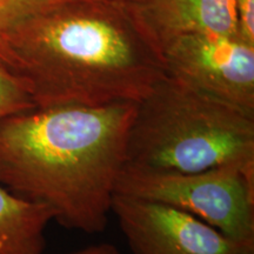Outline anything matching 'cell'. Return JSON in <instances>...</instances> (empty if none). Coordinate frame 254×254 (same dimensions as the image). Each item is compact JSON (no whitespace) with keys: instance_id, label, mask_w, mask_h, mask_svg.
I'll return each instance as SVG.
<instances>
[{"instance_id":"11","label":"cell","mask_w":254,"mask_h":254,"mask_svg":"<svg viewBox=\"0 0 254 254\" xmlns=\"http://www.w3.org/2000/svg\"><path fill=\"white\" fill-rule=\"evenodd\" d=\"M237 36L254 46V0H236Z\"/></svg>"},{"instance_id":"12","label":"cell","mask_w":254,"mask_h":254,"mask_svg":"<svg viewBox=\"0 0 254 254\" xmlns=\"http://www.w3.org/2000/svg\"><path fill=\"white\" fill-rule=\"evenodd\" d=\"M69 254H122L112 244H95V245H90L84 247V249L74 251Z\"/></svg>"},{"instance_id":"9","label":"cell","mask_w":254,"mask_h":254,"mask_svg":"<svg viewBox=\"0 0 254 254\" xmlns=\"http://www.w3.org/2000/svg\"><path fill=\"white\" fill-rule=\"evenodd\" d=\"M55 0H0V66L4 67L6 41L21 21Z\"/></svg>"},{"instance_id":"10","label":"cell","mask_w":254,"mask_h":254,"mask_svg":"<svg viewBox=\"0 0 254 254\" xmlns=\"http://www.w3.org/2000/svg\"><path fill=\"white\" fill-rule=\"evenodd\" d=\"M36 107L20 81L0 66V120Z\"/></svg>"},{"instance_id":"6","label":"cell","mask_w":254,"mask_h":254,"mask_svg":"<svg viewBox=\"0 0 254 254\" xmlns=\"http://www.w3.org/2000/svg\"><path fill=\"white\" fill-rule=\"evenodd\" d=\"M112 213L132 254H254V241L225 236L167 205L116 194Z\"/></svg>"},{"instance_id":"4","label":"cell","mask_w":254,"mask_h":254,"mask_svg":"<svg viewBox=\"0 0 254 254\" xmlns=\"http://www.w3.org/2000/svg\"><path fill=\"white\" fill-rule=\"evenodd\" d=\"M116 194L167 205L232 239L254 241V174L234 165L178 172L125 164Z\"/></svg>"},{"instance_id":"5","label":"cell","mask_w":254,"mask_h":254,"mask_svg":"<svg viewBox=\"0 0 254 254\" xmlns=\"http://www.w3.org/2000/svg\"><path fill=\"white\" fill-rule=\"evenodd\" d=\"M166 74L254 113V46L238 37L186 34L161 49Z\"/></svg>"},{"instance_id":"3","label":"cell","mask_w":254,"mask_h":254,"mask_svg":"<svg viewBox=\"0 0 254 254\" xmlns=\"http://www.w3.org/2000/svg\"><path fill=\"white\" fill-rule=\"evenodd\" d=\"M126 165L178 172L234 165L254 174V113L166 74L136 103Z\"/></svg>"},{"instance_id":"1","label":"cell","mask_w":254,"mask_h":254,"mask_svg":"<svg viewBox=\"0 0 254 254\" xmlns=\"http://www.w3.org/2000/svg\"><path fill=\"white\" fill-rule=\"evenodd\" d=\"M4 68L38 107L139 103L166 75L132 0H55L9 33Z\"/></svg>"},{"instance_id":"7","label":"cell","mask_w":254,"mask_h":254,"mask_svg":"<svg viewBox=\"0 0 254 254\" xmlns=\"http://www.w3.org/2000/svg\"><path fill=\"white\" fill-rule=\"evenodd\" d=\"M142 24L163 49L196 33L237 36L236 0H132Z\"/></svg>"},{"instance_id":"8","label":"cell","mask_w":254,"mask_h":254,"mask_svg":"<svg viewBox=\"0 0 254 254\" xmlns=\"http://www.w3.org/2000/svg\"><path fill=\"white\" fill-rule=\"evenodd\" d=\"M55 220L46 205L24 199L0 184V254H44L45 231Z\"/></svg>"},{"instance_id":"2","label":"cell","mask_w":254,"mask_h":254,"mask_svg":"<svg viewBox=\"0 0 254 254\" xmlns=\"http://www.w3.org/2000/svg\"><path fill=\"white\" fill-rule=\"evenodd\" d=\"M136 103L33 107L0 120V184L69 230L100 233L126 164Z\"/></svg>"}]
</instances>
